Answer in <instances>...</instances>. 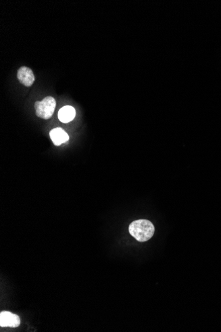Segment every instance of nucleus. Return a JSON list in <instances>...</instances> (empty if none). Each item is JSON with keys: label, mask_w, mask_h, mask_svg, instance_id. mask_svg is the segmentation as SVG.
Returning a JSON list of instances; mask_svg holds the SVG:
<instances>
[{"label": "nucleus", "mask_w": 221, "mask_h": 332, "mask_svg": "<svg viewBox=\"0 0 221 332\" xmlns=\"http://www.w3.org/2000/svg\"><path fill=\"white\" fill-rule=\"evenodd\" d=\"M21 320L18 315L13 313L4 311L0 314V325L1 327H18L20 325Z\"/></svg>", "instance_id": "nucleus-3"}, {"label": "nucleus", "mask_w": 221, "mask_h": 332, "mask_svg": "<svg viewBox=\"0 0 221 332\" xmlns=\"http://www.w3.org/2000/svg\"><path fill=\"white\" fill-rule=\"evenodd\" d=\"M76 116V110L70 106H66L59 110L58 119L62 123H68L74 120Z\"/></svg>", "instance_id": "nucleus-6"}, {"label": "nucleus", "mask_w": 221, "mask_h": 332, "mask_svg": "<svg viewBox=\"0 0 221 332\" xmlns=\"http://www.w3.org/2000/svg\"><path fill=\"white\" fill-rule=\"evenodd\" d=\"M18 78L20 83L27 87L32 86L35 80L32 70L26 66H22L18 70Z\"/></svg>", "instance_id": "nucleus-4"}, {"label": "nucleus", "mask_w": 221, "mask_h": 332, "mask_svg": "<svg viewBox=\"0 0 221 332\" xmlns=\"http://www.w3.org/2000/svg\"><path fill=\"white\" fill-rule=\"evenodd\" d=\"M129 231L131 236L135 238L137 241L145 242L151 239L155 228L151 221L138 220L133 221L129 225Z\"/></svg>", "instance_id": "nucleus-1"}, {"label": "nucleus", "mask_w": 221, "mask_h": 332, "mask_svg": "<svg viewBox=\"0 0 221 332\" xmlns=\"http://www.w3.org/2000/svg\"><path fill=\"white\" fill-rule=\"evenodd\" d=\"M50 137L56 146H59L69 140L68 133L62 128H55L50 131Z\"/></svg>", "instance_id": "nucleus-5"}, {"label": "nucleus", "mask_w": 221, "mask_h": 332, "mask_svg": "<svg viewBox=\"0 0 221 332\" xmlns=\"http://www.w3.org/2000/svg\"><path fill=\"white\" fill-rule=\"evenodd\" d=\"M56 100L51 97H46L41 102H36L35 104L36 115L44 120H49L55 112Z\"/></svg>", "instance_id": "nucleus-2"}]
</instances>
